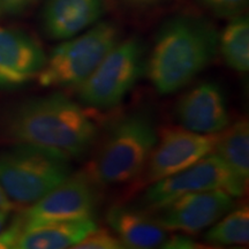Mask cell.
<instances>
[{"label":"cell","instance_id":"obj_1","mask_svg":"<svg viewBox=\"0 0 249 249\" xmlns=\"http://www.w3.org/2000/svg\"><path fill=\"white\" fill-rule=\"evenodd\" d=\"M2 128L15 144L45 149L71 160L83 157L98 135L87 111L60 92L18 104L5 116Z\"/></svg>","mask_w":249,"mask_h":249},{"label":"cell","instance_id":"obj_2","mask_svg":"<svg viewBox=\"0 0 249 249\" xmlns=\"http://www.w3.org/2000/svg\"><path fill=\"white\" fill-rule=\"evenodd\" d=\"M219 35L204 18L180 15L156 36L145 74L156 91L170 95L185 88L216 57Z\"/></svg>","mask_w":249,"mask_h":249},{"label":"cell","instance_id":"obj_3","mask_svg":"<svg viewBox=\"0 0 249 249\" xmlns=\"http://www.w3.org/2000/svg\"><path fill=\"white\" fill-rule=\"evenodd\" d=\"M157 139L150 114L143 111L127 114L112 126L90 172L102 186L132 181L144 170Z\"/></svg>","mask_w":249,"mask_h":249},{"label":"cell","instance_id":"obj_4","mask_svg":"<svg viewBox=\"0 0 249 249\" xmlns=\"http://www.w3.org/2000/svg\"><path fill=\"white\" fill-rule=\"evenodd\" d=\"M71 160L33 145L0 151V185L17 205H31L66 180Z\"/></svg>","mask_w":249,"mask_h":249},{"label":"cell","instance_id":"obj_5","mask_svg":"<svg viewBox=\"0 0 249 249\" xmlns=\"http://www.w3.org/2000/svg\"><path fill=\"white\" fill-rule=\"evenodd\" d=\"M119 42L120 31L116 24L95 23L86 33L55 46L37 76L38 83L50 88H76Z\"/></svg>","mask_w":249,"mask_h":249},{"label":"cell","instance_id":"obj_6","mask_svg":"<svg viewBox=\"0 0 249 249\" xmlns=\"http://www.w3.org/2000/svg\"><path fill=\"white\" fill-rule=\"evenodd\" d=\"M145 52L135 37L119 42L85 82L76 87L83 104L96 110L118 107L145 73Z\"/></svg>","mask_w":249,"mask_h":249},{"label":"cell","instance_id":"obj_7","mask_svg":"<svg viewBox=\"0 0 249 249\" xmlns=\"http://www.w3.org/2000/svg\"><path fill=\"white\" fill-rule=\"evenodd\" d=\"M247 183L213 152L187 169L152 183L142 196L143 209L154 211L182 195L214 189L240 197L247 189Z\"/></svg>","mask_w":249,"mask_h":249},{"label":"cell","instance_id":"obj_8","mask_svg":"<svg viewBox=\"0 0 249 249\" xmlns=\"http://www.w3.org/2000/svg\"><path fill=\"white\" fill-rule=\"evenodd\" d=\"M102 185L92 173H71L60 185L20 213L27 227L45 223L93 219L102 203Z\"/></svg>","mask_w":249,"mask_h":249},{"label":"cell","instance_id":"obj_9","mask_svg":"<svg viewBox=\"0 0 249 249\" xmlns=\"http://www.w3.org/2000/svg\"><path fill=\"white\" fill-rule=\"evenodd\" d=\"M217 134H201L183 127H166L158 136L145 165L147 181L154 183L213 154Z\"/></svg>","mask_w":249,"mask_h":249},{"label":"cell","instance_id":"obj_10","mask_svg":"<svg viewBox=\"0 0 249 249\" xmlns=\"http://www.w3.org/2000/svg\"><path fill=\"white\" fill-rule=\"evenodd\" d=\"M234 205V197L224 191H205L182 195L160 209L150 211L167 232L197 234L213 225Z\"/></svg>","mask_w":249,"mask_h":249},{"label":"cell","instance_id":"obj_11","mask_svg":"<svg viewBox=\"0 0 249 249\" xmlns=\"http://www.w3.org/2000/svg\"><path fill=\"white\" fill-rule=\"evenodd\" d=\"M45 61L43 48L29 34L0 27V89H15L37 79Z\"/></svg>","mask_w":249,"mask_h":249},{"label":"cell","instance_id":"obj_12","mask_svg":"<svg viewBox=\"0 0 249 249\" xmlns=\"http://www.w3.org/2000/svg\"><path fill=\"white\" fill-rule=\"evenodd\" d=\"M176 114L181 127L201 134H217L230 124L225 92L213 81L198 83L182 95Z\"/></svg>","mask_w":249,"mask_h":249},{"label":"cell","instance_id":"obj_13","mask_svg":"<svg viewBox=\"0 0 249 249\" xmlns=\"http://www.w3.org/2000/svg\"><path fill=\"white\" fill-rule=\"evenodd\" d=\"M104 11V0H48L43 28L50 38L66 40L97 23Z\"/></svg>","mask_w":249,"mask_h":249},{"label":"cell","instance_id":"obj_14","mask_svg":"<svg viewBox=\"0 0 249 249\" xmlns=\"http://www.w3.org/2000/svg\"><path fill=\"white\" fill-rule=\"evenodd\" d=\"M107 223L124 248L161 247L167 238L166 230L156 222L150 211L145 209L112 205L107 213Z\"/></svg>","mask_w":249,"mask_h":249},{"label":"cell","instance_id":"obj_15","mask_svg":"<svg viewBox=\"0 0 249 249\" xmlns=\"http://www.w3.org/2000/svg\"><path fill=\"white\" fill-rule=\"evenodd\" d=\"M95 219L67 220L45 223L24 229L18 239V249H65L73 248L97 229Z\"/></svg>","mask_w":249,"mask_h":249},{"label":"cell","instance_id":"obj_16","mask_svg":"<svg viewBox=\"0 0 249 249\" xmlns=\"http://www.w3.org/2000/svg\"><path fill=\"white\" fill-rule=\"evenodd\" d=\"M213 154L225 163L239 178L249 177V124L246 119L227 124L218 133Z\"/></svg>","mask_w":249,"mask_h":249},{"label":"cell","instance_id":"obj_17","mask_svg":"<svg viewBox=\"0 0 249 249\" xmlns=\"http://www.w3.org/2000/svg\"><path fill=\"white\" fill-rule=\"evenodd\" d=\"M218 49L224 61L238 73L249 70V22L245 15L232 18L231 22L219 36Z\"/></svg>","mask_w":249,"mask_h":249},{"label":"cell","instance_id":"obj_18","mask_svg":"<svg viewBox=\"0 0 249 249\" xmlns=\"http://www.w3.org/2000/svg\"><path fill=\"white\" fill-rule=\"evenodd\" d=\"M204 239L213 245H248L249 209L244 204L227 211L205 233Z\"/></svg>","mask_w":249,"mask_h":249},{"label":"cell","instance_id":"obj_19","mask_svg":"<svg viewBox=\"0 0 249 249\" xmlns=\"http://www.w3.org/2000/svg\"><path fill=\"white\" fill-rule=\"evenodd\" d=\"M75 249H121L124 248L119 238L110 230L97 229L90 232L79 244L74 246Z\"/></svg>","mask_w":249,"mask_h":249},{"label":"cell","instance_id":"obj_20","mask_svg":"<svg viewBox=\"0 0 249 249\" xmlns=\"http://www.w3.org/2000/svg\"><path fill=\"white\" fill-rule=\"evenodd\" d=\"M202 6L220 18H234L245 11L248 0H197Z\"/></svg>","mask_w":249,"mask_h":249},{"label":"cell","instance_id":"obj_21","mask_svg":"<svg viewBox=\"0 0 249 249\" xmlns=\"http://www.w3.org/2000/svg\"><path fill=\"white\" fill-rule=\"evenodd\" d=\"M23 231L24 224L20 214H18L7 227L4 226L0 231V249L17 248V244Z\"/></svg>","mask_w":249,"mask_h":249},{"label":"cell","instance_id":"obj_22","mask_svg":"<svg viewBox=\"0 0 249 249\" xmlns=\"http://www.w3.org/2000/svg\"><path fill=\"white\" fill-rule=\"evenodd\" d=\"M36 0H0V18L17 15Z\"/></svg>","mask_w":249,"mask_h":249},{"label":"cell","instance_id":"obj_23","mask_svg":"<svg viewBox=\"0 0 249 249\" xmlns=\"http://www.w3.org/2000/svg\"><path fill=\"white\" fill-rule=\"evenodd\" d=\"M196 242H194L189 238V235L181 234V233H177V234L167 235L166 240L161 245V248H171V249H192L198 248Z\"/></svg>","mask_w":249,"mask_h":249},{"label":"cell","instance_id":"obj_24","mask_svg":"<svg viewBox=\"0 0 249 249\" xmlns=\"http://www.w3.org/2000/svg\"><path fill=\"white\" fill-rule=\"evenodd\" d=\"M15 208V204L8 198V196L6 195V193L2 189L1 185H0V210L5 211H12Z\"/></svg>","mask_w":249,"mask_h":249},{"label":"cell","instance_id":"obj_25","mask_svg":"<svg viewBox=\"0 0 249 249\" xmlns=\"http://www.w3.org/2000/svg\"><path fill=\"white\" fill-rule=\"evenodd\" d=\"M8 214H9L8 211L0 210V231H1V230L4 229L5 224H6V222H7V219H8Z\"/></svg>","mask_w":249,"mask_h":249}]
</instances>
